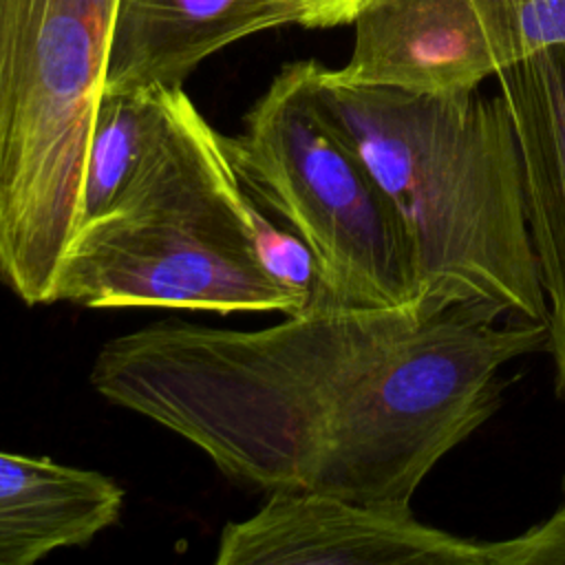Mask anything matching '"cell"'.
Returning <instances> with one entry per match:
<instances>
[{
  "label": "cell",
  "instance_id": "obj_1",
  "mask_svg": "<svg viewBox=\"0 0 565 565\" xmlns=\"http://www.w3.org/2000/svg\"><path fill=\"white\" fill-rule=\"evenodd\" d=\"M313 90L402 221L417 313L472 305L545 322L523 161L503 97L344 84L320 64Z\"/></svg>",
  "mask_w": 565,
  "mask_h": 565
},
{
  "label": "cell",
  "instance_id": "obj_2",
  "mask_svg": "<svg viewBox=\"0 0 565 565\" xmlns=\"http://www.w3.org/2000/svg\"><path fill=\"white\" fill-rule=\"evenodd\" d=\"M254 212L223 135L181 88L157 150L108 210L77 225L55 302L300 313L260 263Z\"/></svg>",
  "mask_w": 565,
  "mask_h": 565
},
{
  "label": "cell",
  "instance_id": "obj_3",
  "mask_svg": "<svg viewBox=\"0 0 565 565\" xmlns=\"http://www.w3.org/2000/svg\"><path fill=\"white\" fill-rule=\"evenodd\" d=\"M117 0H0V280L55 302Z\"/></svg>",
  "mask_w": 565,
  "mask_h": 565
},
{
  "label": "cell",
  "instance_id": "obj_4",
  "mask_svg": "<svg viewBox=\"0 0 565 565\" xmlns=\"http://www.w3.org/2000/svg\"><path fill=\"white\" fill-rule=\"evenodd\" d=\"M318 62L282 66L223 135L245 192L313 252L338 309L417 311V282L402 221L366 166L327 124L313 90Z\"/></svg>",
  "mask_w": 565,
  "mask_h": 565
},
{
  "label": "cell",
  "instance_id": "obj_5",
  "mask_svg": "<svg viewBox=\"0 0 565 565\" xmlns=\"http://www.w3.org/2000/svg\"><path fill=\"white\" fill-rule=\"evenodd\" d=\"M216 565H486L483 541L419 521L411 505L322 492H269L256 514L225 523Z\"/></svg>",
  "mask_w": 565,
  "mask_h": 565
},
{
  "label": "cell",
  "instance_id": "obj_6",
  "mask_svg": "<svg viewBox=\"0 0 565 565\" xmlns=\"http://www.w3.org/2000/svg\"><path fill=\"white\" fill-rule=\"evenodd\" d=\"M353 26L344 84L455 95L519 62L494 0H369Z\"/></svg>",
  "mask_w": 565,
  "mask_h": 565
},
{
  "label": "cell",
  "instance_id": "obj_7",
  "mask_svg": "<svg viewBox=\"0 0 565 565\" xmlns=\"http://www.w3.org/2000/svg\"><path fill=\"white\" fill-rule=\"evenodd\" d=\"M285 24L340 26L327 0H117L104 93L181 88L212 53Z\"/></svg>",
  "mask_w": 565,
  "mask_h": 565
},
{
  "label": "cell",
  "instance_id": "obj_8",
  "mask_svg": "<svg viewBox=\"0 0 565 565\" xmlns=\"http://www.w3.org/2000/svg\"><path fill=\"white\" fill-rule=\"evenodd\" d=\"M497 79L521 150L530 234L547 300L554 391L565 399V44L508 66Z\"/></svg>",
  "mask_w": 565,
  "mask_h": 565
},
{
  "label": "cell",
  "instance_id": "obj_9",
  "mask_svg": "<svg viewBox=\"0 0 565 565\" xmlns=\"http://www.w3.org/2000/svg\"><path fill=\"white\" fill-rule=\"evenodd\" d=\"M124 490L106 475L0 450V565L84 547L117 523Z\"/></svg>",
  "mask_w": 565,
  "mask_h": 565
},
{
  "label": "cell",
  "instance_id": "obj_10",
  "mask_svg": "<svg viewBox=\"0 0 565 565\" xmlns=\"http://www.w3.org/2000/svg\"><path fill=\"white\" fill-rule=\"evenodd\" d=\"M181 88L102 93L84 170L82 221L108 210L157 150Z\"/></svg>",
  "mask_w": 565,
  "mask_h": 565
},
{
  "label": "cell",
  "instance_id": "obj_11",
  "mask_svg": "<svg viewBox=\"0 0 565 565\" xmlns=\"http://www.w3.org/2000/svg\"><path fill=\"white\" fill-rule=\"evenodd\" d=\"M510 31L516 60L565 44V0H494Z\"/></svg>",
  "mask_w": 565,
  "mask_h": 565
},
{
  "label": "cell",
  "instance_id": "obj_12",
  "mask_svg": "<svg viewBox=\"0 0 565 565\" xmlns=\"http://www.w3.org/2000/svg\"><path fill=\"white\" fill-rule=\"evenodd\" d=\"M486 565H565V501L519 536L483 541Z\"/></svg>",
  "mask_w": 565,
  "mask_h": 565
},
{
  "label": "cell",
  "instance_id": "obj_13",
  "mask_svg": "<svg viewBox=\"0 0 565 565\" xmlns=\"http://www.w3.org/2000/svg\"><path fill=\"white\" fill-rule=\"evenodd\" d=\"M340 24H353L355 15L369 0H327Z\"/></svg>",
  "mask_w": 565,
  "mask_h": 565
},
{
  "label": "cell",
  "instance_id": "obj_14",
  "mask_svg": "<svg viewBox=\"0 0 565 565\" xmlns=\"http://www.w3.org/2000/svg\"><path fill=\"white\" fill-rule=\"evenodd\" d=\"M563 490H565V479H563Z\"/></svg>",
  "mask_w": 565,
  "mask_h": 565
}]
</instances>
